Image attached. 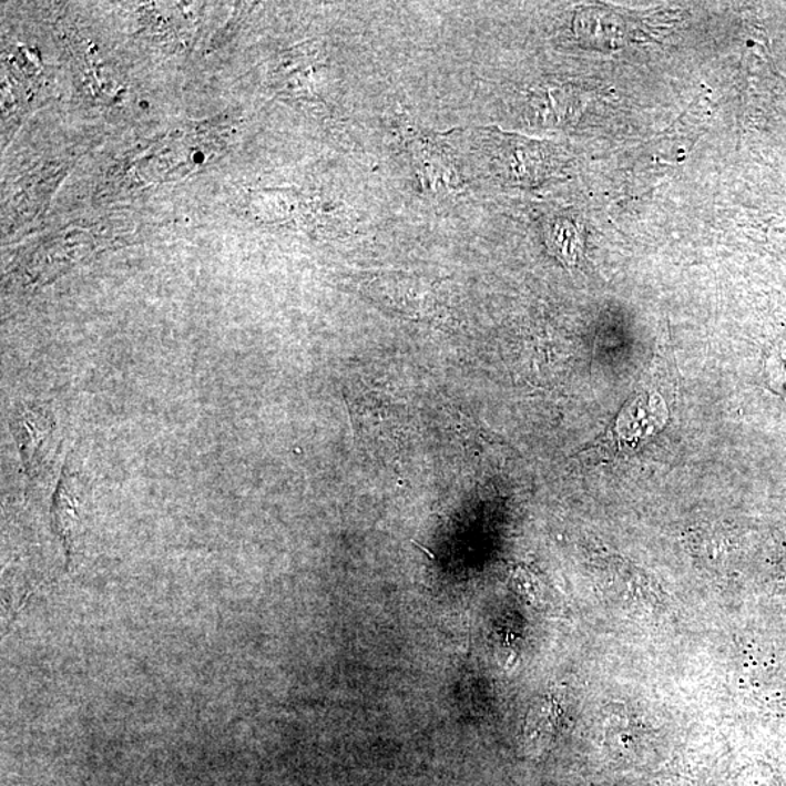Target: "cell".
I'll use <instances>...</instances> for the list:
<instances>
[{"instance_id": "cell-3", "label": "cell", "mask_w": 786, "mask_h": 786, "mask_svg": "<svg viewBox=\"0 0 786 786\" xmlns=\"http://www.w3.org/2000/svg\"><path fill=\"white\" fill-rule=\"evenodd\" d=\"M667 417V407L662 395L645 390L644 394L636 395L631 406H626L616 418L611 441L617 449L639 448L663 429Z\"/></svg>"}, {"instance_id": "cell-1", "label": "cell", "mask_w": 786, "mask_h": 786, "mask_svg": "<svg viewBox=\"0 0 786 786\" xmlns=\"http://www.w3.org/2000/svg\"><path fill=\"white\" fill-rule=\"evenodd\" d=\"M491 162L507 183L533 187L555 175L562 162L560 153L547 143L529 141L518 134L497 130L491 136Z\"/></svg>"}, {"instance_id": "cell-4", "label": "cell", "mask_w": 786, "mask_h": 786, "mask_svg": "<svg viewBox=\"0 0 786 786\" xmlns=\"http://www.w3.org/2000/svg\"><path fill=\"white\" fill-rule=\"evenodd\" d=\"M11 429L20 446L28 476H34L48 458L54 420L43 407L22 406L12 414Z\"/></svg>"}, {"instance_id": "cell-2", "label": "cell", "mask_w": 786, "mask_h": 786, "mask_svg": "<svg viewBox=\"0 0 786 786\" xmlns=\"http://www.w3.org/2000/svg\"><path fill=\"white\" fill-rule=\"evenodd\" d=\"M710 101L693 102L690 111L683 114L662 136L654 139L644 147L635 160V175L639 180L662 178L664 167H672L685 160L693 144L700 137L711 119Z\"/></svg>"}, {"instance_id": "cell-6", "label": "cell", "mask_w": 786, "mask_h": 786, "mask_svg": "<svg viewBox=\"0 0 786 786\" xmlns=\"http://www.w3.org/2000/svg\"><path fill=\"white\" fill-rule=\"evenodd\" d=\"M549 245L555 251L557 257L569 265L579 262L581 242L575 226L569 221H557L549 229Z\"/></svg>"}, {"instance_id": "cell-5", "label": "cell", "mask_w": 786, "mask_h": 786, "mask_svg": "<svg viewBox=\"0 0 786 786\" xmlns=\"http://www.w3.org/2000/svg\"><path fill=\"white\" fill-rule=\"evenodd\" d=\"M409 149L417 174L429 193L450 195L462 190V178L440 144L432 143L429 139L414 137Z\"/></svg>"}]
</instances>
